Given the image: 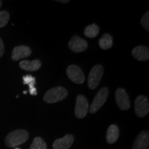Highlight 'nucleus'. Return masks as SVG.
I'll return each instance as SVG.
<instances>
[{
	"instance_id": "a878e982",
	"label": "nucleus",
	"mask_w": 149,
	"mask_h": 149,
	"mask_svg": "<svg viewBox=\"0 0 149 149\" xmlns=\"http://www.w3.org/2000/svg\"><path fill=\"white\" fill-rule=\"evenodd\" d=\"M1 1H0V7H1Z\"/></svg>"
},
{
	"instance_id": "0eeeda50",
	"label": "nucleus",
	"mask_w": 149,
	"mask_h": 149,
	"mask_svg": "<svg viewBox=\"0 0 149 149\" xmlns=\"http://www.w3.org/2000/svg\"><path fill=\"white\" fill-rule=\"evenodd\" d=\"M88 111V102L84 95H79L76 99L74 115L78 119H82L86 116Z\"/></svg>"
},
{
	"instance_id": "ddd939ff",
	"label": "nucleus",
	"mask_w": 149,
	"mask_h": 149,
	"mask_svg": "<svg viewBox=\"0 0 149 149\" xmlns=\"http://www.w3.org/2000/svg\"><path fill=\"white\" fill-rule=\"evenodd\" d=\"M132 55L138 61H147L149 59L148 48L144 46H136L132 51Z\"/></svg>"
},
{
	"instance_id": "a211bd4d",
	"label": "nucleus",
	"mask_w": 149,
	"mask_h": 149,
	"mask_svg": "<svg viewBox=\"0 0 149 149\" xmlns=\"http://www.w3.org/2000/svg\"><path fill=\"white\" fill-rule=\"evenodd\" d=\"M29 149H47V145L42 137H36L33 139Z\"/></svg>"
},
{
	"instance_id": "393cba45",
	"label": "nucleus",
	"mask_w": 149,
	"mask_h": 149,
	"mask_svg": "<svg viewBox=\"0 0 149 149\" xmlns=\"http://www.w3.org/2000/svg\"><path fill=\"white\" fill-rule=\"evenodd\" d=\"M13 149H21V148H19V147H16V148H14Z\"/></svg>"
},
{
	"instance_id": "20e7f679",
	"label": "nucleus",
	"mask_w": 149,
	"mask_h": 149,
	"mask_svg": "<svg viewBox=\"0 0 149 149\" xmlns=\"http://www.w3.org/2000/svg\"><path fill=\"white\" fill-rule=\"evenodd\" d=\"M104 73V68L102 65L97 64L93 66L88 74V85L89 88L94 90L98 86L101 81L102 75Z\"/></svg>"
},
{
	"instance_id": "6ab92c4d",
	"label": "nucleus",
	"mask_w": 149,
	"mask_h": 149,
	"mask_svg": "<svg viewBox=\"0 0 149 149\" xmlns=\"http://www.w3.org/2000/svg\"><path fill=\"white\" fill-rule=\"evenodd\" d=\"M23 83L24 84L29 85V90L35 88V78L33 77L31 74H27L23 77Z\"/></svg>"
},
{
	"instance_id": "412c9836",
	"label": "nucleus",
	"mask_w": 149,
	"mask_h": 149,
	"mask_svg": "<svg viewBox=\"0 0 149 149\" xmlns=\"http://www.w3.org/2000/svg\"><path fill=\"white\" fill-rule=\"evenodd\" d=\"M140 23L145 30L148 31L149 30V11H147L141 18Z\"/></svg>"
},
{
	"instance_id": "b1692460",
	"label": "nucleus",
	"mask_w": 149,
	"mask_h": 149,
	"mask_svg": "<svg viewBox=\"0 0 149 149\" xmlns=\"http://www.w3.org/2000/svg\"><path fill=\"white\" fill-rule=\"evenodd\" d=\"M58 2H60V3H68L69 2V0H62V1H61V0H59V1H57Z\"/></svg>"
},
{
	"instance_id": "9d476101",
	"label": "nucleus",
	"mask_w": 149,
	"mask_h": 149,
	"mask_svg": "<svg viewBox=\"0 0 149 149\" xmlns=\"http://www.w3.org/2000/svg\"><path fill=\"white\" fill-rule=\"evenodd\" d=\"M149 145V132L142 130L137 136L132 149H147Z\"/></svg>"
},
{
	"instance_id": "9b49d317",
	"label": "nucleus",
	"mask_w": 149,
	"mask_h": 149,
	"mask_svg": "<svg viewBox=\"0 0 149 149\" xmlns=\"http://www.w3.org/2000/svg\"><path fill=\"white\" fill-rule=\"evenodd\" d=\"M74 136L70 134L65 135L64 137L57 139L53 144V149H69L74 141Z\"/></svg>"
},
{
	"instance_id": "39448f33",
	"label": "nucleus",
	"mask_w": 149,
	"mask_h": 149,
	"mask_svg": "<svg viewBox=\"0 0 149 149\" xmlns=\"http://www.w3.org/2000/svg\"><path fill=\"white\" fill-rule=\"evenodd\" d=\"M149 111L148 99L144 95H139L135 100V112L138 117H144Z\"/></svg>"
},
{
	"instance_id": "4be33fe9",
	"label": "nucleus",
	"mask_w": 149,
	"mask_h": 149,
	"mask_svg": "<svg viewBox=\"0 0 149 149\" xmlns=\"http://www.w3.org/2000/svg\"><path fill=\"white\" fill-rule=\"evenodd\" d=\"M4 53V46H3V43L1 40V39L0 38V57H2Z\"/></svg>"
},
{
	"instance_id": "7ed1b4c3",
	"label": "nucleus",
	"mask_w": 149,
	"mask_h": 149,
	"mask_svg": "<svg viewBox=\"0 0 149 149\" xmlns=\"http://www.w3.org/2000/svg\"><path fill=\"white\" fill-rule=\"evenodd\" d=\"M109 89L107 87H103L98 91L96 96L93 100V103L91 104L89 109V112L91 113H95L97 112L100 108H102L106 101H107L108 96H109Z\"/></svg>"
},
{
	"instance_id": "bb28decb",
	"label": "nucleus",
	"mask_w": 149,
	"mask_h": 149,
	"mask_svg": "<svg viewBox=\"0 0 149 149\" xmlns=\"http://www.w3.org/2000/svg\"><path fill=\"white\" fill-rule=\"evenodd\" d=\"M147 149H148V148H147Z\"/></svg>"
},
{
	"instance_id": "4468645a",
	"label": "nucleus",
	"mask_w": 149,
	"mask_h": 149,
	"mask_svg": "<svg viewBox=\"0 0 149 149\" xmlns=\"http://www.w3.org/2000/svg\"><path fill=\"white\" fill-rule=\"evenodd\" d=\"M42 66V62L39 59H34L33 61L22 60L19 62V67L26 71H36Z\"/></svg>"
},
{
	"instance_id": "f03ea898",
	"label": "nucleus",
	"mask_w": 149,
	"mask_h": 149,
	"mask_svg": "<svg viewBox=\"0 0 149 149\" xmlns=\"http://www.w3.org/2000/svg\"><path fill=\"white\" fill-rule=\"evenodd\" d=\"M68 91L62 86H57L48 90L44 96V100L48 104L62 101L66 98Z\"/></svg>"
},
{
	"instance_id": "dca6fc26",
	"label": "nucleus",
	"mask_w": 149,
	"mask_h": 149,
	"mask_svg": "<svg viewBox=\"0 0 149 149\" xmlns=\"http://www.w3.org/2000/svg\"><path fill=\"white\" fill-rule=\"evenodd\" d=\"M99 45L102 49L108 50L113 46V37L109 34H104L99 41Z\"/></svg>"
},
{
	"instance_id": "423d86ee",
	"label": "nucleus",
	"mask_w": 149,
	"mask_h": 149,
	"mask_svg": "<svg viewBox=\"0 0 149 149\" xmlns=\"http://www.w3.org/2000/svg\"><path fill=\"white\" fill-rule=\"evenodd\" d=\"M66 74L72 82L77 84H81L84 82L85 76L82 71L77 65H70L67 68Z\"/></svg>"
},
{
	"instance_id": "f3484780",
	"label": "nucleus",
	"mask_w": 149,
	"mask_h": 149,
	"mask_svg": "<svg viewBox=\"0 0 149 149\" xmlns=\"http://www.w3.org/2000/svg\"><path fill=\"white\" fill-rule=\"evenodd\" d=\"M100 33V28L96 24H93L86 27L84 30V35L88 38H94Z\"/></svg>"
},
{
	"instance_id": "1a4fd4ad",
	"label": "nucleus",
	"mask_w": 149,
	"mask_h": 149,
	"mask_svg": "<svg viewBox=\"0 0 149 149\" xmlns=\"http://www.w3.org/2000/svg\"><path fill=\"white\" fill-rule=\"evenodd\" d=\"M68 46L70 49L74 53H81L87 49L88 44L84 39L74 35L70 39Z\"/></svg>"
},
{
	"instance_id": "f8f14e48",
	"label": "nucleus",
	"mask_w": 149,
	"mask_h": 149,
	"mask_svg": "<svg viewBox=\"0 0 149 149\" xmlns=\"http://www.w3.org/2000/svg\"><path fill=\"white\" fill-rule=\"evenodd\" d=\"M32 53L31 49L26 46H18L14 48L12 52V59L18 61L19 59L29 57Z\"/></svg>"
},
{
	"instance_id": "f257e3e1",
	"label": "nucleus",
	"mask_w": 149,
	"mask_h": 149,
	"mask_svg": "<svg viewBox=\"0 0 149 149\" xmlns=\"http://www.w3.org/2000/svg\"><path fill=\"white\" fill-rule=\"evenodd\" d=\"M29 133L25 130L19 129L10 132L6 137L5 144L10 148H16L29 139Z\"/></svg>"
},
{
	"instance_id": "6e6552de",
	"label": "nucleus",
	"mask_w": 149,
	"mask_h": 149,
	"mask_svg": "<svg viewBox=\"0 0 149 149\" xmlns=\"http://www.w3.org/2000/svg\"><path fill=\"white\" fill-rule=\"evenodd\" d=\"M115 100L119 108L122 111L129 109L130 103L128 93L124 88H117L115 92Z\"/></svg>"
},
{
	"instance_id": "2eb2a0df",
	"label": "nucleus",
	"mask_w": 149,
	"mask_h": 149,
	"mask_svg": "<svg viewBox=\"0 0 149 149\" xmlns=\"http://www.w3.org/2000/svg\"><path fill=\"white\" fill-rule=\"evenodd\" d=\"M120 130L116 124H111L107 132V141L109 144H113L119 138Z\"/></svg>"
},
{
	"instance_id": "aec40b11",
	"label": "nucleus",
	"mask_w": 149,
	"mask_h": 149,
	"mask_svg": "<svg viewBox=\"0 0 149 149\" xmlns=\"http://www.w3.org/2000/svg\"><path fill=\"white\" fill-rule=\"evenodd\" d=\"M9 19H10V15L7 11H1L0 12V28H3L7 25Z\"/></svg>"
},
{
	"instance_id": "5701e85b",
	"label": "nucleus",
	"mask_w": 149,
	"mask_h": 149,
	"mask_svg": "<svg viewBox=\"0 0 149 149\" xmlns=\"http://www.w3.org/2000/svg\"><path fill=\"white\" fill-rule=\"evenodd\" d=\"M29 92H30V94H31V95H37L36 88H34L31 89V90H29Z\"/></svg>"
}]
</instances>
